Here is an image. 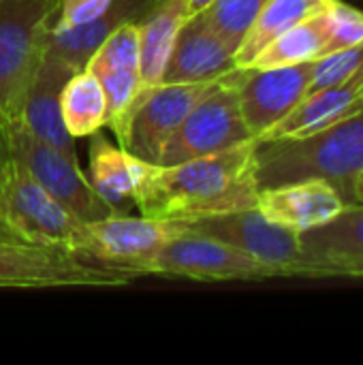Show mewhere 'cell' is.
Listing matches in <instances>:
<instances>
[{
	"mask_svg": "<svg viewBox=\"0 0 363 365\" xmlns=\"http://www.w3.org/2000/svg\"><path fill=\"white\" fill-rule=\"evenodd\" d=\"M355 195H357V203H363V173L357 180V186H355Z\"/></svg>",
	"mask_w": 363,
	"mask_h": 365,
	"instance_id": "f546056e",
	"label": "cell"
},
{
	"mask_svg": "<svg viewBox=\"0 0 363 365\" xmlns=\"http://www.w3.org/2000/svg\"><path fill=\"white\" fill-rule=\"evenodd\" d=\"M312 62L244 68L240 79V107L244 122L255 139L287 118L308 94Z\"/></svg>",
	"mask_w": 363,
	"mask_h": 365,
	"instance_id": "7c38bea8",
	"label": "cell"
},
{
	"mask_svg": "<svg viewBox=\"0 0 363 365\" xmlns=\"http://www.w3.org/2000/svg\"><path fill=\"white\" fill-rule=\"evenodd\" d=\"M4 120H6V118H4V113L0 111V126H2V122H4Z\"/></svg>",
	"mask_w": 363,
	"mask_h": 365,
	"instance_id": "1f68e13d",
	"label": "cell"
},
{
	"mask_svg": "<svg viewBox=\"0 0 363 365\" xmlns=\"http://www.w3.org/2000/svg\"><path fill=\"white\" fill-rule=\"evenodd\" d=\"M325 2H334V0H325Z\"/></svg>",
	"mask_w": 363,
	"mask_h": 365,
	"instance_id": "d6a6232c",
	"label": "cell"
},
{
	"mask_svg": "<svg viewBox=\"0 0 363 365\" xmlns=\"http://www.w3.org/2000/svg\"><path fill=\"white\" fill-rule=\"evenodd\" d=\"M235 66V49L208 24L203 13L193 15L180 30L165 66L163 83L205 81Z\"/></svg>",
	"mask_w": 363,
	"mask_h": 365,
	"instance_id": "9a60e30c",
	"label": "cell"
},
{
	"mask_svg": "<svg viewBox=\"0 0 363 365\" xmlns=\"http://www.w3.org/2000/svg\"><path fill=\"white\" fill-rule=\"evenodd\" d=\"M257 139L178 165H154L135 156V197L141 216L193 222L257 207Z\"/></svg>",
	"mask_w": 363,
	"mask_h": 365,
	"instance_id": "6da1fadb",
	"label": "cell"
},
{
	"mask_svg": "<svg viewBox=\"0 0 363 365\" xmlns=\"http://www.w3.org/2000/svg\"><path fill=\"white\" fill-rule=\"evenodd\" d=\"M310 278H363V203L300 233Z\"/></svg>",
	"mask_w": 363,
	"mask_h": 365,
	"instance_id": "4fadbf2b",
	"label": "cell"
},
{
	"mask_svg": "<svg viewBox=\"0 0 363 365\" xmlns=\"http://www.w3.org/2000/svg\"><path fill=\"white\" fill-rule=\"evenodd\" d=\"M220 77L205 81L160 83L154 88L135 109L122 148L145 163L158 165L165 143Z\"/></svg>",
	"mask_w": 363,
	"mask_h": 365,
	"instance_id": "8fae6325",
	"label": "cell"
},
{
	"mask_svg": "<svg viewBox=\"0 0 363 365\" xmlns=\"http://www.w3.org/2000/svg\"><path fill=\"white\" fill-rule=\"evenodd\" d=\"M184 231L186 227L175 220L111 214L101 220L81 222L68 252L103 267L143 276L148 261Z\"/></svg>",
	"mask_w": 363,
	"mask_h": 365,
	"instance_id": "5b68a950",
	"label": "cell"
},
{
	"mask_svg": "<svg viewBox=\"0 0 363 365\" xmlns=\"http://www.w3.org/2000/svg\"><path fill=\"white\" fill-rule=\"evenodd\" d=\"M325 24V53L349 49L363 43V13L342 0L327 2L323 11Z\"/></svg>",
	"mask_w": 363,
	"mask_h": 365,
	"instance_id": "484cf974",
	"label": "cell"
},
{
	"mask_svg": "<svg viewBox=\"0 0 363 365\" xmlns=\"http://www.w3.org/2000/svg\"><path fill=\"white\" fill-rule=\"evenodd\" d=\"M4 124V122H2ZM0 145H2V126H0ZM0 242H4V237H2V231H0Z\"/></svg>",
	"mask_w": 363,
	"mask_h": 365,
	"instance_id": "4dcf8cb0",
	"label": "cell"
},
{
	"mask_svg": "<svg viewBox=\"0 0 363 365\" xmlns=\"http://www.w3.org/2000/svg\"><path fill=\"white\" fill-rule=\"evenodd\" d=\"M193 17L186 0H154L139 24L141 101L163 83L165 66L182 26Z\"/></svg>",
	"mask_w": 363,
	"mask_h": 365,
	"instance_id": "ac0fdd59",
	"label": "cell"
},
{
	"mask_svg": "<svg viewBox=\"0 0 363 365\" xmlns=\"http://www.w3.org/2000/svg\"><path fill=\"white\" fill-rule=\"evenodd\" d=\"M244 68L225 73L216 86L193 107L180 128L165 143L158 165H178L255 139L240 107V79Z\"/></svg>",
	"mask_w": 363,
	"mask_h": 365,
	"instance_id": "8992f818",
	"label": "cell"
},
{
	"mask_svg": "<svg viewBox=\"0 0 363 365\" xmlns=\"http://www.w3.org/2000/svg\"><path fill=\"white\" fill-rule=\"evenodd\" d=\"M265 2L267 0H214L201 13L223 41L237 49Z\"/></svg>",
	"mask_w": 363,
	"mask_h": 365,
	"instance_id": "d4e9b609",
	"label": "cell"
},
{
	"mask_svg": "<svg viewBox=\"0 0 363 365\" xmlns=\"http://www.w3.org/2000/svg\"><path fill=\"white\" fill-rule=\"evenodd\" d=\"M363 107V71L342 83H334L308 92L300 105L282 118L276 126L263 133L257 141H272L282 137H304L332 126Z\"/></svg>",
	"mask_w": 363,
	"mask_h": 365,
	"instance_id": "e0dca14e",
	"label": "cell"
},
{
	"mask_svg": "<svg viewBox=\"0 0 363 365\" xmlns=\"http://www.w3.org/2000/svg\"><path fill=\"white\" fill-rule=\"evenodd\" d=\"M58 0H0V111L19 120L47 53Z\"/></svg>",
	"mask_w": 363,
	"mask_h": 365,
	"instance_id": "277c9868",
	"label": "cell"
},
{
	"mask_svg": "<svg viewBox=\"0 0 363 365\" xmlns=\"http://www.w3.org/2000/svg\"><path fill=\"white\" fill-rule=\"evenodd\" d=\"M137 276L90 263L62 248L0 242V289L124 287Z\"/></svg>",
	"mask_w": 363,
	"mask_h": 365,
	"instance_id": "ba28073f",
	"label": "cell"
},
{
	"mask_svg": "<svg viewBox=\"0 0 363 365\" xmlns=\"http://www.w3.org/2000/svg\"><path fill=\"white\" fill-rule=\"evenodd\" d=\"M344 205L336 188L323 180H300L263 188L257 199V210L267 220L297 233L329 222Z\"/></svg>",
	"mask_w": 363,
	"mask_h": 365,
	"instance_id": "5bb4252c",
	"label": "cell"
},
{
	"mask_svg": "<svg viewBox=\"0 0 363 365\" xmlns=\"http://www.w3.org/2000/svg\"><path fill=\"white\" fill-rule=\"evenodd\" d=\"M359 71H363V43L349 49L325 53L312 62V77H310L308 92H315L334 83H342L351 79L353 75H357Z\"/></svg>",
	"mask_w": 363,
	"mask_h": 365,
	"instance_id": "4316f807",
	"label": "cell"
},
{
	"mask_svg": "<svg viewBox=\"0 0 363 365\" xmlns=\"http://www.w3.org/2000/svg\"><path fill=\"white\" fill-rule=\"evenodd\" d=\"M154 0H113L105 13L96 19L73 26V28H53L47 45V53L68 62L75 71H83L92 53L101 43L120 26L139 21L143 13L152 6Z\"/></svg>",
	"mask_w": 363,
	"mask_h": 365,
	"instance_id": "d6986e66",
	"label": "cell"
},
{
	"mask_svg": "<svg viewBox=\"0 0 363 365\" xmlns=\"http://www.w3.org/2000/svg\"><path fill=\"white\" fill-rule=\"evenodd\" d=\"M141 60V38H139V24L131 21L120 28H116L101 47L92 53L86 68L90 73L98 71H139Z\"/></svg>",
	"mask_w": 363,
	"mask_h": 365,
	"instance_id": "cb8c5ba5",
	"label": "cell"
},
{
	"mask_svg": "<svg viewBox=\"0 0 363 365\" xmlns=\"http://www.w3.org/2000/svg\"><path fill=\"white\" fill-rule=\"evenodd\" d=\"M4 139L28 173L81 222L118 214L90 184L79 163H73L56 148L39 139L24 120H4Z\"/></svg>",
	"mask_w": 363,
	"mask_h": 365,
	"instance_id": "52a82bcc",
	"label": "cell"
},
{
	"mask_svg": "<svg viewBox=\"0 0 363 365\" xmlns=\"http://www.w3.org/2000/svg\"><path fill=\"white\" fill-rule=\"evenodd\" d=\"M143 274L178 276L197 282L267 280L276 272L248 252L210 235L184 231L167 242L143 267Z\"/></svg>",
	"mask_w": 363,
	"mask_h": 365,
	"instance_id": "9c48e42d",
	"label": "cell"
},
{
	"mask_svg": "<svg viewBox=\"0 0 363 365\" xmlns=\"http://www.w3.org/2000/svg\"><path fill=\"white\" fill-rule=\"evenodd\" d=\"M186 231L201 233L227 242L263 265L272 267L276 276L310 278V267L302 248L300 233L267 220L257 207L199 218L184 225Z\"/></svg>",
	"mask_w": 363,
	"mask_h": 365,
	"instance_id": "30bf717a",
	"label": "cell"
},
{
	"mask_svg": "<svg viewBox=\"0 0 363 365\" xmlns=\"http://www.w3.org/2000/svg\"><path fill=\"white\" fill-rule=\"evenodd\" d=\"M113 0H58V19L53 28H73L96 19Z\"/></svg>",
	"mask_w": 363,
	"mask_h": 365,
	"instance_id": "83f0119b",
	"label": "cell"
},
{
	"mask_svg": "<svg viewBox=\"0 0 363 365\" xmlns=\"http://www.w3.org/2000/svg\"><path fill=\"white\" fill-rule=\"evenodd\" d=\"M60 111L71 137H90L109 122L107 96L94 73L77 71L60 92Z\"/></svg>",
	"mask_w": 363,
	"mask_h": 365,
	"instance_id": "7402d4cb",
	"label": "cell"
},
{
	"mask_svg": "<svg viewBox=\"0 0 363 365\" xmlns=\"http://www.w3.org/2000/svg\"><path fill=\"white\" fill-rule=\"evenodd\" d=\"M325 6V0H267L235 49V66L248 68L272 41L300 21L319 15Z\"/></svg>",
	"mask_w": 363,
	"mask_h": 365,
	"instance_id": "ffe728a7",
	"label": "cell"
},
{
	"mask_svg": "<svg viewBox=\"0 0 363 365\" xmlns=\"http://www.w3.org/2000/svg\"><path fill=\"white\" fill-rule=\"evenodd\" d=\"M362 173L363 107L304 137L257 141V180L261 190L300 180H323L336 188L347 205H355V186Z\"/></svg>",
	"mask_w": 363,
	"mask_h": 365,
	"instance_id": "7a4b0ae2",
	"label": "cell"
},
{
	"mask_svg": "<svg viewBox=\"0 0 363 365\" xmlns=\"http://www.w3.org/2000/svg\"><path fill=\"white\" fill-rule=\"evenodd\" d=\"M325 11V9H323ZM323 11L310 19L300 21L289 28L276 41H272L250 66L255 68H272V66H289L302 62H315L325 51V24ZM248 66V68H250Z\"/></svg>",
	"mask_w": 363,
	"mask_h": 365,
	"instance_id": "603a6c76",
	"label": "cell"
},
{
	"mask_svg": "<svg viewBox=\"0 0 363 365\" xmlns=\"http://www.w3.org/2000/svg\"><path fill=\"white\" fill-rule=\"evenodd\" d=\"M81 220L56 201L15 158L4 133L0 145V231L4 242L68 250Z\"/></svg>",
	"mask_w": 363,
	"mask_h": 365,
	"instance_id": "3957f363",
	"label": "cell"
},
{
	"mask_svg": "<svg viewBox=\"0 0 363 365\" xmlns=\"http://www.w3.org/2000/svg\"><path fill=\"white\" fill-rule=\"evenodd\" d=\"M75 73L77 71L68 62L51 53H45L30 83L21 120L47 145L56 148L73 163H79L77 150H75V137H71V133L66 130L62 111H60V92L64 83L71 79V75Z\"/></svg>",
	"mask_w": 363,
	"mask_h": 365,
	"instance_id": "2e32d148",
	"label": "cell"
},
{
	"mask_svg": "<svg viewBox=\"0 0 363 365\" xmlns=\"http://www.w3.org/2000/svg\"><path fill=\"white\" fill-rule=\"evenodd\" d=\"M90 184L118 212L135 197V156L94 133L90 143Z\"/></svg>",
	"mask_w": 363,
	"mask_h": 365,
	"instance_id": "44dd1931",
	"label": "cell"
},
{
	"mask_svg": "<svg viewBox=\"0 0 363 365\" xmlns=\"http://www.w3.org/2000/svg\"><path fill=\"white\" fill-rule=\"evenodd\" d=\"M188 2V9H190V13L193 15H197V13H201V11H205L214 0H186Z\"/></svg>",
	"mask_w": 363,
	"mask_h": 365,
	"instance_id": "f1b7e54d",
	"label": "cell"
}]
</instances>
